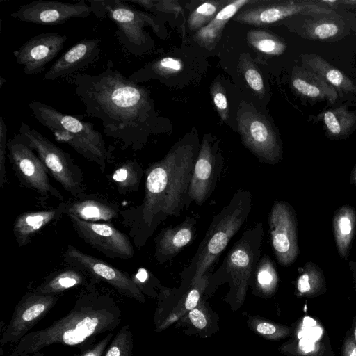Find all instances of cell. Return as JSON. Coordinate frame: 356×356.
<instances>
[{
    "instance_id": "cell-10",
    "label": "cell",
    "mask_w": 356,
    "mask_h": 356,
    "mask_svg": "<svg viewBox=\"0 0 356 356\" xmlns=\"http://www.w3.org/2000/svg\"><path fill=\"white\" fill-rule=\"evenodd\" d=\"M63 257L68 266L81 270L94 282L104 281L120 294L145 302V296L134 280L111 264L83 252L70 245L63 252Z\"/></svg>"
},
{
    "instance_id": "cell-48",
    "label": "cell",
    "mask_w": 356,
    "mask_h": 356,
    "mask_svg": "<svg viewBox=\"0 0 356 356\" xmlns=\"http://www.w3.org/2000/svg\"><path fill=\"white\" fill-rule=\"evenodd\" d=\"M353 337L356 343V321L354 323V331H353Z\"/></svg>"
},
{
    "instance_id": "cell-32",
    "label": "cell",
    "mask_w": 356,
    "mask_h": 356,
    "mask_svg": "<svg viewBox=\"0 0 356 356\" xmlns=\"http://www.w3.org/2000/svg\"><path fill=\"white\" fill-rule=\"evenodd\" d=\"M258 289L265 294L273 293L277 287L278 276L275 266L268 255L262 257L254 271Z\"/></svg>"
},
{
    "instance_id": "cell-44",
    "label": "cell",
    "mask_w": 356,
    "mask_h": 356,
    "mask_svg": "<svg viewBox=\"0 0 356 356\" xmlns=\"http://www.w3.org/2000/svg\"><path fill=\"white\" fill-rule=\"evenodd\" d=\"M342 356H356V343L353 336H348L343 346Z\"/></svg>"
},
{
    "instance_id": "cell-46",
    "label": "cell",
    "mask_w": 356,
    "mask_h": 356,
    "mask_svg": "<svg viewBox=\"0 0 356 356\" xmlns=\"http://www.w3.org/2000/svg\"><path fill=\"white\" fill-rule=\"evenodd\" d=\"M350 182L354 184L356 187V164L353 167L352 172L350 173Z\"/></svg>"
},
{
    "instance_id": "cell-43",
    "label": "cell",
    "mask_w": 356,
    "mask_h": 356,
    "mask_svg": "<svg viewBox=\"0 0 356 356\" xmlns=\"http://www.w3.org/2000/svg\"><path fill=\"white\" fill-rule=\"evenodd\" d=\"M189 319L192 324L198 329H203L206 327L207 321L204 313L195 307L189 312Z\"/></svg>"
},
{
    "instance_id": "cell-33",
    "label": "cell",
    "mask_w": 356,
    "mask_h": 356,
    "mask_svg": "<svg viewBox=\"0 0 356 356\" xmlns=\"http://www.w3.org/2000/svg\"><path fill=\"white\" fill-rule=\"evenodd\" d=\"M229 2L207 1L196 8L189 15L188 25L191 30L198 31L207 25Z\"/></svg>"
},
{
    "instance_id": "cell-15",
    "label": "cell",
    "mask_w": 356,
    "mask_h": 356,
    "mask_svg": "<svg viewBox=\"0 0 356 356\" xmlns=\"http://www.w3.org/2000/svg\"><path fill=\"white\" fill-rule=\"evenodd\" d=\"M91 13L90 5L85 0L74 3L37 0L20 6L10 16L24 22L58 25L72 18H86Z\"/></svg>"
},
{
    "instance_id": "cell-9",
    "label": "cell",
    "mask_w": 356,
    "mask_h": 356,
    "mask_svg": "<svg viewBox=\"0 0 356 356\" xmlns=\"http://www.w3.org/2000/svg\"><path fill=\"white\" fill-rule=\"evenodd\" d=\"M237 120L243 143L262 162L275 164L282 159V145L264 116L254 108L241 107Z\"/></svg>"
},
{
    "instance_id": "cell-14",
    "label": "cell",
    "mask_w": 356,
    "mask_h": 356,
    "mask_svg": "<svg viewBox=\"0 0 356 356\" xmlns=\"http://www.w3.org/2000/svg\"><path fill=\"white\" fill-rule=\"evenodd\" d=\"M80 238L107 257L129 259L134 254L129 237L108 223L86 222L67 214Z\"/></svg>"
},
{
    "instance_id": "cell-36",
    "label": "cell",
    "mask_w": 356,
    "mask_h": 356,
    "mask_svg": "<svg viewBox=\"0 0 356 356\" xmlns=\"http://www.w3.org/2000/svg\"><path fill=\"white\" fill-rule=\"evenodd\" d=\"M249 323L254 331L267 339L279 340L289 336L291 332L289 327L261 318H253Z\"/></svg>"
},
{
    "instance_id": "cell-45",
    "label": "cell",
    "mask_w": 356,
    "mask_h": 356,
    "mask_svg": "<svg viewBox=\"0 0 356 356\" xmlns=\"http://www.w3.org/2000/svg\"><path fill=\"white\" fill-rule=\"evenodd\" d=\"M348 265L352 271L353 277V280H354V282H355V288H356V260L350 261Z\"/></svg>"
},
{
    "instance_id": "cell-18",
    "label": "cell",
    "mask_w": 356,
    "mask_h": 356,
    "mask_svg": "<svg viewBox=\"0 0 356 356\" xmlns=\"http://www.w3.org/2000/svg\"><path fill=\"white\" fill-rule=\"evenodd\" d=\"M218 156L214 145L205 136L199 149L188 191L191 201L198 205L208 199L220 176L222 162Z\"/></svg>"
},
{
    "instance_id": "cell-34",
    "label": "cell",
    "mask_w": 356,
    "mask_h": 356,
    "mask_svg": "<svg viewBox=\"0 0 356 356\" xmlns=\"http://www.w3.org/2000/svg\"><path fill=\"white\" fill-rule=\"evenodd\" d=\"M342 30L338 22L328 17L309 20L305 26L307 35L312 39L318 40L332 39Z\"/></svg>"
},
{
    "instance_id": "cell-41",
    "label": "cell",
    "mask_w": 356,
    "mask_h": 356,
    "mask_svg": "<svg viewBox=\"0 0 356 356\" xmlns=\"http://www.w3.org/2000/svg\"><path fill=\"white\" fill-rule=\"evenodd\" d=\"M151 11L177 15L181 12V7L177 1L154 0L153 7Z\"/></svg>"
},
{
    "instance_id": "cell-8",
    "label": "cell",
    "mask_w": 356,
    "mask_h": 356,
    "mask_svg": "<svg viewBox=\"0 0 356 356\" xmlns=\"http://www.w3.org/2000/svg\"><path fill=\"white\" fill-rule=\"evenodd\" d=\"M263 236L261 222L246 229L227 252L219 268L229 277L232 291L238 301L243 300L260 259Z\"/></svg>"
},
{
    "instance_id": "cell-27",
    "label": "cell",
    "mask_w": 356,
    "mask_h": 356,
    "mask_svg": "<svg viewBox=\"0 0 356 356\" xmlns=\"http://www.w3.org/2000/svg\"><path fill=\"white\" fill-rule=\"evenodd\" d=\"M333 234L340 257L347 260L356 233V211L348 204L339 207L332 218Z\"/></svg>"
},
{
    "instance_id": "cell-19",
    "label": "cell",
    "mask_w": 356,
    "mask_h": 356,
    "mask_svg": "<svg viewBox=\"0 0 356 356\" xmlns=\"http://www.w3.org/2000/svg\"><path fill=\"white\" fill-rule=\"evenodd\" d=\"M101 52V39L83 38L56 60L45 73V80L53 81L73 74L95 62Z\"/></svg>"
},
{
    "instance_id": "cell-1",
    "label": "cell",
    "mask_w": 356,
    "mask_h": 356,
    "mask_svg": "<svg viewBox=\"0 0 356 356\" xmlns=\"http://www.w3.org/2000/svg\"><path fill=\"white\" fill-rule=\"evenodd\" d=\"M70 76L74 95L86 113L101 121L104 134L124 148L139 149L150 131L154 113L146 88L129 80L110 63L98 74Z\"/></svg>"
},
{
    "instance_id": "cell-20",
    "label": "cell",
    "mask_w": 356,
    "mask_h": 356,
    "mask_svg": "<svg viewBox=\"0 0 356 356\" xmlns=\"http://www.w3.org/2000/svg\"><path fill=\"white\" fill-rule=\"evenodd\" d=\"M197 220L187 217L174 227H166L161 231L155 239V257L159 264H163L177 254L191 242L195 232Z\"/></svg>"
},
{
    "instance_id": "cell-6",
    "label": "cell",
    "mask_w": 356,
    "mask_h": 356,
    "mask_svg": "<svg viewBox=\"0 0 356 356\" xmlns=\"http://www.w3.org/2000/svg\"><path fill=\"white\" fill-rule=\"evenodd\" d=\"M92 13L98 17L107 15L118 27V38L122 46L130 54L140 55L149 47L151 38L145 31L152 27L160 35L161 23L157 17L134 8L125 0L88 1Z\"/></svg>"
},
{
    "instance_id": "cell-37",
    "label": "cell",
    "mask_w": 356,
    "mask_h": 356,
    "mask_svg": "<svg viewBox=\"0 0 356 356\" xmlns=\"http://www.w3.org/2000/svg\"><path fill=\"white\" fill-rule=\"evenodd\" d=\"M241 63L245 79L248 86L256 93L264 95L265 92L264 81L254 65L245 57L243 58Z\"/></svg>"
},
{
    "instance_id": "cell-30",
    "label": "cell",
    "mask_w": 356,
    "mask_h": 356,
    "mask_svg": "<svg viewBox=\"0 0 356 356\" xmlns=\"http://www.w3.org/2000/svg\"><path fill=\"white\" fill-rule=\"evenodd\" d=\"M142 176L140 165L134 161H127L114 170L111 179L118 191L125 193L138 190Z\"/></svg>"
},
{
    "instance_id": "cell-13",
    "label": "cell",
    "mask_w": 356,
    "mask_h": 356,
    "mask_svg": "<svg viewBox=\"0 0 356 356\" xmlns=\"http://www.w3.org/2000/svg\"><path fill=\"white\" fill-rule=\"evenodd\" d=\"M59 296L27 292L17 304L0 338V345L17 343L55 306Z\"/></svg>"
},
{
    "instance_id": "cell-11",
    "label": "cell",
    "mask_w": 356,
    "mask_h": 356,
    "mask_svg": "<svg viewBox=\"0 0 356 356\" xmlns=\"http://www.w3.org/2000/svg\"><path fill=\"white\" fill-rule=\"evenodd\" d=\"M8 158L20 182L44 197L63 201V196L50 183L49 172L37 154L16 134L7 143Z\"/></svg>"
},
{
    "instance_id": "cell-16",
    "label": "cell",
    "mask_w": 356,
    "mask_h": 356,
    "mask_svg": "<svg viewBox=\"0 0 356 356\" xmlns=\"http://www.w3.org/2000/svg\"><path fill=\"white\" fill-rule=\"evenodd\" d=\"M332 10L320 1H284L245 8L239 12L234 20L242 24L261 26L273 24L298 15H328Z\"/></svg>"
},
{
    "instance_id": "cell-31",
    "label": "cell",
    "mask_w": 356,
    "mask_h": 356,
    "mask_svg": "<svg viewBox=\"0 0 356 356\" xmlns=\"http://www.w3.org/2000/svg\"><path fill=\"white\" fill-rule=\"evenodd\" d=\"M250 45L268 55L279 56L286 50L285 43L278 37L261 30H252L247 33Z\"/></svg>"
},
{
    "instance_id": "cell-28",
    "label": "cell",
    "mask_w": 356,
    "mask_h": 356,
    "mask_svg": "<svg viewBox=\"0 0 356 356\" xmlns=\"http://www.w3.org/2000/svg\"><path fill=\"white\" fill-rule=\"evenodd\" d=\"M318 117L328 137L334 140L347 138L356 127V111H349L344 105L326 110Z\"/></svg>"
},
{
    "instance_id": "cell-3",
    "label": "cell",
    "mask_w": 356,
    "mask_h": 356,
    "mask_svg": "<svg viewBox=\"0 0 356 356\" xmlns=\"http://www.w3.org/2000/svg\"><path fill=\"white\" fill-rule=\"evenodd\" d=\"M122 312L115 299L96 289L95 285L81 291L74 307L49 326L29 332L9 356L33 354L54 345L74 347L84 351L103 334L120 325Z\"/></svg>"
},
{
    "instance_id": "cell-24",
    "label": "cell",
    "mask_w": 356,
    "mask_h": 356,
    "mask_svg": "<svg viewBox=\"0 0 356 356\" xmlns=\"http://www.w3.org/2000/svg\"><path fill=\"white\" fill-rule=\"evenodd\" d=\"M88 277L81 270L68 266L48 275L34 291L42 294L59 296L76 287L94 286L96 283L88 282Z\"/></svg>"
},
{
    "instance_id": "cell-26",
    "label": "cell",
    "mask_w": 356,
    "mask_h": 356,
    "mask_svg": "<svg viewBox=\"0 0 356 356\" xmlns=\"http://www.w3.org/2000/svg\"><path fill=\"white\" fill-rule=\"evenodd\" d=\"M250 0H236L229 1L215 17L205 26L194 35V40L202 47L213 49L220 38L222 32L229 20L236 15L238 10Z\"/></svg>"
},
{
    "instance_id": "cell-17",
    "label": "cell",
    "mask_w": 356,
    "mask_h": 356,
    "mask_svg": "<svg viewBox=\"0 0 356 356\" xmlns=\"http://www.w3.org/2000/svg\"><path fill=\"white\" fill-rule=\"evenodd\" d=\"M67 38L57 33H42L26 41L13 51L17 64L25 74L42 73L46 65L63 49Z\"/></svg>"
},
{
    "instance_id": "cell-5",
    "label": "cell",
    "mask_w": 356,
    "mask_h": 356,
    "mask_svg": "<svg viewBox=\"0 0 356 356\" xmlns=\"http://www.w3.org/2000/svg\"><path fill=\"white\" fill-rule=\"evenodd\" d=\"M29 107L34 118L52 134L56 140L67 144L105 172L111 154L102 134L93 124L39 101H31Z\"/></svg>"
},
{
    "instance_id": "cell-7",
    "label": "cell",
    "mask_w": 356,
    "mask_h": 356,
    "mask_svg": "<svg viewBox=\"0 0 356 356\" xmlns=\"http://www.w3.org/2000/svg\"><path fill=\"white\" fill-rule=\"evenodd\" d=\"M19 134L38 156L49 173L74 197L83 193V174L71 156L37 130L22 122Z\"/></svg>"
},
{
    "instance_id": "cell-40",
    "label": "cell",
    "mask_w": 356,
    "mask_h": 356,
    "mask_svg": "<svg viewBox=\"0 0 356 356\" xmlns=\"http://www.w3.org/2000/svg\"><path fill=\"white\" fill-rule=\"evenodd\" d=\"M113 332H108L103 339L95 343L92 346L84 351L79 352L73 356H103L109 342L113 339Z\"/></svg>"
},
{
    "instance_id": "cell-49",
    "label": "cell",
    "mask_w": 356,
    "mask_h": 356,
    "mask_svg": "<svg viewBox=\"0 0 356 356\" xmlns=\"http://www.w3.org/2000/svg\"><path fill=\"white\" fill-rule=\"evenodd\" d=\"M0 79H1V82H0L1 86H0V88H1L3 83V82H5V81H6V80H4L3 77H1V78H0Z\"/></svg>"
},
{
    "instance_id": "cell-35",
    "label": "cell",
    "mask_w": 356,
    "mask_h": 356,
    "mask_svg": "<svg viewBox=\"0 0 356 356\" xmlns=\"http://www.w3.org/2000/svg\"><path fill=\"white\" fill-rule=\"evenodd\" d=\"M134 348L130 325H123L108 346L104 356H131Z\"/></svg>"
},
{
    "instance_id": "cell-2",
    "label": "cell",
    "mask_w": 356,
    "mask_h": 356,
    "mask_svg": "<svg viewBox=\"0 0 356 356\" xmlns=\"http://www.w3.org/2000/svg\"><path fill=\"white\" fill-rule=\"evenodd\" d=\"M198 152L194 143H179L145 170L144 199L134 213L131 231L138 248L146 243L162 222L179 216L191 202L189 185Z\"/></svg>"
},
{
    "instance_id": "cell-29",
    "label": "cell",
    "mask_w": 356,
    "mask_h": 356,
    "mask_svg": "<svg viewBox=\"0 0 356 356\" xmlns=\"http://www.w3.org/2000/svg\"><path fill=\"white\" fill-rule=\"evenodd\" d=\"M296 293L309 298L317 296L325 290V278L322 269L315 263L306 262L298 269Z\"/></svg>"
},
{
    "instance_id": "cell-25",
    "label": "cell",
    "mask_w": 356,
    "mask_h": 356,
    "mask_svg": "<svg viewBox=\"0 0 356 356\" xmlns=\"http://www.w3.org/2000/svg\"><path fill=\"white\" fill-rule=\"evenodd\" d=\"M300 58L302 67L321 76L337 91L356 93L355 83L319 55L305 54L301 55Z\"/></svg>"
},
{
    "instance_id": "cell-39",
    "label": "cell",
    "mask_w": 356,
    "mask_h": 356,
    "mask_svg": "<svg viewBox=\"0 0 356 356\" xmlns=\"http://www.w3.org/2000/svg\"><path fill=\"white\" fill-rule=\"evenodd\" d=\"M7 127L2 117H0V186L6 182V149H7Z\"/></svg>"
},
{
    "instance_id": "cell-12",
    "label": "cell",
    "mask_w": 356,
    "mask_h": 356,
    "mask_svg": "<svg viewBox=\"0 0 356 356\" xmlns=\"http://www.w3.org/2000/svg\"><path fill=\"white\" fill-rule=\"evenodd\" d=\"M268 224L273 250L277 262L284 267L291 266L300 252L294 209L286 202H275L269 213Z\"/></svg>"
},
{
    "instance_id": "cell-23",
    "label": "cell",
    "mask_w": 356,
    "mask_h": 356,
    "mask_svg": "<svg viewBox=\"0 0 356 356\" xmlns=\"http://www.w3.org/2000/svg\"><path fill=\"white\" fill-rule=\"evenodd\" d=\"M291 86L301 96L314 101L334 104L338 91L316 74L304 67H297L291 76Z\"/></svg>"
},
{
    "instance_id": "cell-38",
    "label": "cell",
    "mask_w": 356,
    "mask_h": 356,
    "mask_svg": "<svg viewBox=\"0 0 356 356\" xmlns=\"http://www.w3.org/2000/svg\"><path fill=\"white\" fill-rule=\"evenodd\" d=\"M211 95L219 116L223 121L227 120L229 116V106L225 88L220 83H214L212 85Z\"/></svg>"
},
{
    "instance_id": "cell-42",
    "label": "cell",
    "mask_w": 356,
    "mask_h": 356,
    "mask_svg": "<svg viewBox=\"0 0 356 356\" xmlns=\"http://www.w3.org/2000/svg\"><path fill=\"white\" fill-rule=\"evenodd\" d=\"M193 285L194 287L189 291L184 302L185 308L189 311L196 307L200 298V287L197 286V282Z\"/></svg>"
},
{
    "instance_id": "cell-21",
    "label": "cell",
    "mask_w": 356,
    "mask_h": 356,
    "mask_svg": "<svg viewBox=\"0 0 356 356\" xmlns=\"http://www.w3.org/2000/svg\"><path fill=\"white\" fill-rule=\"evenodd\" d=\"M66 214V202H62L54 209L26 212L19 215L13 226V234L19 247L29 243L33 237L45 227Z\"/></svg>"
},
{
    "instance_id": "cell-4",
    "label": "cell",
    "mask_w": 356,
    "mask_h": 356,
    "mask_svg": "<svg viewBox=\"0 0 356 356\" xmlns=\"http://www.w3.org/2000/svg\"><path fill=\"white\" fill-rule=\"evenodd\" d=\"M249 191L237 190L227 205L216 215L182 276L194 284L204 276L225 249L230 239L248 220L252 207Z\"/></svg>"
},
{
    "instance_id": "cell-47",
    "label": "cell",
    "mask_w": 356,
    "mask_h": 356,
    "mask_svg": "<svg viewBox=\"0 0 356 356\" xmlns=\"http://www.w3.org/2000/svg\"><path fill=\"white\" fill-rule=\"evenodd\" d=\"M18 356H45L44 353H42V352H37V353H33V354H29V355H18Z\"/></svg>"
},
{
    "instance_id": "cell-22",
    "label": "cell",
    "mask_w": 356,
    "mask_h": 356,
    "mask_svg": "<svg viewBox=\"0 0 356 356\" xmlns=\"http://www.w3.org/2000/svg\"><path fill=\"white\" fill-rule=\"evenodd\" d=\"M118 213L119 207L116 204L83 193L66 202V215H73L86 222H108L117 218Z\"/></svg>"
}]
</instances>
